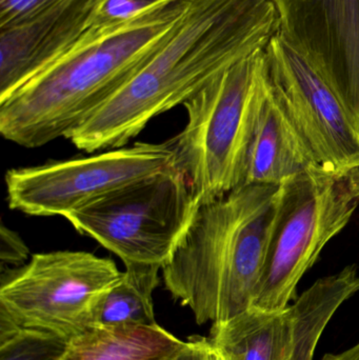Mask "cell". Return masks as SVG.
I'll return each instance as SVG.
<instances>
[{"instance_id": "cell-20", "label": "cell", "mask_w": 359, "mask_h": 360, "mask_svg": "<svg viewBox=\"0 0 359 360\" xmlns=\"http://www.w3.org/2000/svg\"><path fill=\"white\" fill-rule=\"evenodd\" d=\"M210 340L193 336L164 360H208Z\"/></svg>"}, {"instance_id": "cell-11", "label": "cell", "mask_w": 359, "mask_h": 360, "mask_svg": "<svg viewBox=\"0 0 359 360\" xmlns=\"http://www.w3.org/2000/svg\"><path fill=\"white\" fill-rule=\"evenodd\" d=\"M99 0H63L0 29V103L60 58L91 25Z\"/></svg>"}, {"instance_id": "cell-9", "label": "cell", "mask_w": 359, "mask_h": 360, "mask_svg": "<svg viewBox=\"0 0 359 360\" xmlns=\"http://www.w3.org/2000/svg\"><path fill=\"white\" fill-rule=\"evenodd\" d=\"M266 56L274 93L318 164L359 169V130L326 80L278 33Z\"/></svg>"}, {"instance_id": "cell-15", "label": "cell", "mask_w": 359, "mask_h": 360, "mask_svg": "<svg viewBox=\"0 0 359 360\" xmlns=\"http://www.w3.org/2000/svg\"><path fill=\"white\" fill-rule=\"evenodd\" d=\"M119 281L101 300L96 326L103 327H152L157 325L153 292L159 285L162 266L124 264Z\"/></svg>"}, {"instance_id": "cell-1", "label": "cell", "mask_w": 359, "mask_h": 360, "mask_svg": "<svg viewBox=\"0 0 359 360\" xmlns=\"http://www.w3.org/2000/svg\"><path fill=\"white\" fill-rule=\"evenodd\" d=\"M278 31L272 0H191L155 52L65 139L86 153L124 147Z\"/></svg>"}, {"instance_id": "cell-22", "label": "cell", "mask_w": 359, "mask_h": 360, "mask_svg": "<svg viewBox=\"0 0 359 360\" xmlns=\"http://www.w3.org/2000/svg\"><path fill=\"white\" fill-rule=\"evenodd\" d=\"M314 352L301 347H293L288 360H313Z\"/></svg>"}, {"instance_id": "cell-13", "label": "cell", "mask_w": 359, "mask_h": 360, "mask_svg": "<svg viewBox=\"0 0 359 360\" xmlns=\"http://www.w3.org/2000/svg\"><path fill=\"white\" fill-rule=\"evenodd\" d=\"M209 340L223 360H288L293 346L292 312L290 307L282 311L252 307L214 323Z\"/></svg>"}, {"instance_id": "cell-8", "label": "cell", "mask_w": 359, "mask_h": 360, "mask_svg": "<svg viewBox=\"0 0 359 360\" xmlns=\"http://www.w3.org/2000/svg\"><path fill=\"white\" fill-rule=\"evenodd\" d=\"M174 166L168 141L136 143L88 158L12 169L6 175L11 209L65 216L130 182Z\"/></svg>"}, {"instance_id": "cell-18", "label": "cell", "mask_w": 359, "mask_h": 360, "mask_svg": "<svg viewBox=\"0 0 359 360\" xmlns=\"http://www.w3.org/2000/svg\"><path fill=\"white\" fill-rule=\"evenodd\" d=\"M63 0H0V29L19 25Z\"/></svg>"}, {"instance_id": "cell-6", "label": "cell", "mask_w": 359, "mask_h": 360, "mask_svg": "<svg viewBox=\"0 0 359 360\" xmlns=\"http://www.w3.org/2000/svg\"><path fill=\"white\" fill-rule=\"evenodd\" d=\"M200 205L189 180L173 166L120 186L65 218L124 264L162 268Z\"/></svg>"}, {"instance_id": "cell-12", "label": "cell", "mask_w": 359, "mask_h": 360, "mask_svg": "<svg viewBox=\"0 0 359 360\" xmlns=\"http://www.w3.org/2000/svg\"><path fill=\"white\" fill-rule=\"evenodd\" d=\"M316 164L311 148L276 97L268 73L242 186H280Z\"/></svg>"}, {"instance_id": "cell-17", "label": "cell", "mask_w": 359, "mask_h": 360, "mask_svg": "<svg viewBox=\"0 0 359 360\" xmlns=\"http://www.w3.org/2000/svg\"><path fill=\"white\" fill-rule=\"evenodd\" d=\"M174 0H99L89 27H111Z\"/></svg>"}, {"instance_id": "cell-19", "label": "cell", "mask_w": 359, "mask_h": 360, "mask_svg": "<svg viewBox=\"0 0 359 360\" xmlns=\"http://www.w3.org/2000/svg\"><path fill=\"white\" fill-rule=\"evenodd\" d=\"M30 250L25 241L14 231L2 222L0 229V260L2 269L19 268L27 262Z\"/></svg>"}, {"instance_id": "cell-7", "label": "cell", "mask_w": 359, "mask_h": 360, "mask_svg": "<svg viewBox=\"0 0 359 360\" xmlns=\"http://www.w3.org/2000/svg\"><path fill=\"white\" fill-rule=\"evenodd\" d=\"M122 274L113 260L89 252L34 254L2 269L0 321L70 342L96 326L101 300Z\"/></svg>"}, {"instance_id": "cell-14", "label": "cell", "mask_w": 359, "mask_h": 360, "mask_svg": "<svg viewBox=\"0 0 359 360\" xmlns=\"http://www.w3.org/2000/svg\"><path fill=\"white\" fill-rule=\"evenodd\" d=\"M183 344L159 325L95 326L70 340L60 360H164Z\"/></svg>"}, {"instance_id": "cell-10", "label": "cell", "mask_w": 359, "mask_h": 360, "mask_svg": "<svg viewBox=\"0 0 359 360\" xmlns=\"http://www.w3.org/2000/svg\"><path fill=\"white\" fill-rule=\"evenodd\" d=\"M278 35L334 91L359 130V0H272Z\"/></svg>"}, {"instance_id": "cell-3", "label": "cell", "mask_w": 359, "mask_h": 360, "mask_svg": "<svg viewBox=\"0 0 359 360\" xmlns=\"http://www.w3.org/2000/svg\"><path fill=\"white\" fill-rule=\"evenodd\" d=\"M278 186L244 184L200 203L162 268L172 297L198 325L252 308L275 216Z\"/></svg>"}, {"instance_id": "cell-23", "label": "cell", "mask_w": 359, "mask_h": 360, "mask_svg": "<svg viewBox=\"0 0 359 360\" xmlns=\"http://www.w3.org/2000/svg\"><path fill=\"white\" fill-rule=\"evenodd\" d=\"M208 360H223L221 355L213 348L212 345H211L210 342V349H209V359Z\"/></svg>"}, {"instance_id": "cell-5", "label": "cell", "mask_w": 359, "mask_h": 360, "mask_svg": "<svg viewBox=\"0 0 359 360\" xmlns=\"http://www.w3.org/2000/svg\"><path fill=\"white\" fill-rule=\"evenodd\" d=\"M359 207V169L316 164L278 186L275 216L253 308L288 307L305 273Z\"/></svg>"}, {"instance_id": "cell-16", "label": "cell", "mask_w": 359, "mask_h": 360, "mask_svg": "<svg viewBox=\"0 0 359 360\" xmlns=\"http://www.w3.org/2000/svg\"><path fill=\"white\" fill-rule=\"evenodd\" d=\"M67 345L54 334L0 321V360H60Z\"/></svg>"}, {"instance_id": "cell-2", "label": "cell", "mask_w": 359, "mask_h": 360, "mask_svg": "<svg viewBox=\"0 0 359 360\" xmlns=\"http://www.w3.org/2000/svg\"><path fill=\"white\" fill-rule=\"evenodd\" d=\"M191 0L155 6L116 27H89L53 65L0 103V133L34 149L81 124L155 52Z\"/></svg>"}, {"instance_id": "cell-21", "label": "cell", "mask_w": 359, "mask_h": 360, "mask_svg": "<svg viewBox=\"0 0 359 360\" xmlns=\"http://www.w3.org/2000/svg\"><path fill=\"white\" fill-rule=\"evenodd\" d=\"M322 360H359V342L349 350L339 354H327Z\"/></svg>"}, {"instance_id": "cell-4", "label": "cell", "mask_w": 359, "mask_h": 360, "mask_svg": "<svg viewBox=\"0 0 359 360\" xmlns=\"http://www.w3.org/2000/svg\"><path fill=\"white\" fill-rule=\"evenodd\" d=\"M268 84L266 49L213 78L188 99V122L168 141L174 166L200 203L242 186L257 117Z\"/></svg>"}]
</instances>
